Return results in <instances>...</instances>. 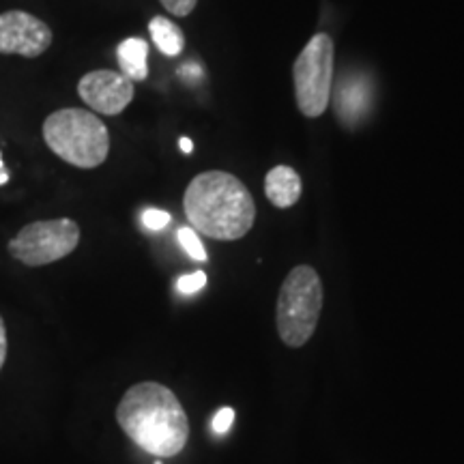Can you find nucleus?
Masks as SVG:
<instances>
[{
    "instance_id": "nucleus-16",
    "label": "nucleus",
    "mask_w": 464,
    "mask_h": 464,
    "mask_svg": "<svg viewBox=\"0 0 464 464\" xmlns=\"http://www.w3.org/2000/svg\"><path fill=\"white\" fill-rule=\"evenodd\" d=\"M232 421H235V411L232 409H222L219 413L213 417V430H216L218 434H224L230 430Z\"/></svg>"
},
{
    "instance_id": "nucleus-11",
    "label": "nucleus",
    "mask_w": 464,
    "mask_h": 464,
    "mask_svg": "<svg viewBox=\"0 0 464 464\" xmlns=\"http://www.w3.org/2000/svg\"><path fill=\"white\" fill-rule=\"evenodd\" d=\"M149 33L153 37V42L158 48L164 52L166 56H179L185 48V34L181 28L174 24L172 20H168L164 15H158L150 20Z\"/></svg>"
},
{
    "instance_id": "nucleus-3",
    "label": "nucleus",
    "mask_w": 464,
    "mask_h": 464,
    "mask_svg": "<svg viewBox=\"0 0 464 464\" xmlns=\"http://www.w3.org/2000/svg\"><path fill=\"white\" fill-rule=\"evenodd\" d=\"M44 140L52 153L82 170L102 166L110 153L106 123L82 108L52 112L44 121Z\"/></svg>"
},
{
    "instance_id": "nucleus-18",
    "label": "nucleus",
    "mask_w": 464,
    "mask_h": 464,
    "mask_svg": "<svg viewBox=\"0 0 464 464\" xmlns=\"http://www.w3.org/2000/svg\"><path fill=\"white\" fill-rule=\"evenodd\" d=\"M9 183V170L3 164V153H0V185Z\"/></svg>"
},
{
    "instance_id": "nucleus-15",
    "label": "nucleus",
    "mask_w": 464,
    "mask_h": 464,
    "mask_svg": "<svg viewBox=\"0 0 464 464\" xmlns=\"http://www.w3.org/2000/svg\"><path fill=\"white\" fill-rule=\"evenodd\" d=\"M164 5V9L168 14L177 15V17H188L191 11L196 9L198 0H160Z\"/></svg>"
},
{
    "instance_id": "nucleus-7",
    "label": "nucleus",
    "mask_w": 464,
    "mask_h": 464,
    "mask_svg": "<svg viewBox=\"0 0 464 464\" xmlns=\"http://www.w3.org/2000/svg\"><path fill=\"white\" fill-rule=\"evenodd\" d=\"M52 39V28L26 11L0 14V54L37 58L50 50Z\"/></svg>"
},
{
    "instance_id": "nucleus-12",
    "label": "nucleus",
    "mask_w": 464,
    "mask_h": 464,
    "mask_svg": "<svg viewBox=\"0 0 464 464\" xmlns=\"http://www.w3.org/2000/svg\"><path fill=\"white\" fill-rule=\"evenodd\" d=\"M179 243H181V247L194 260H207V249L202 246V241L198 239V235H196L194 228L179 230Z\"/></svg>"
},
{
    "instance_id": "nucleus-4",
    "label": "nucleus",
    "mask_w": 464,
    "mask_h": 464,
    "mask_svg": "<svg viewBox=\"0 0 464 464\" xmlns=\"http://www.w3.org/2000/svg\"><path fill=\"white\" fill-rule=\"evenodd\" d=\"M323 310V282L312 266L301 265L290 271L277 295L276 323L282 342L301 348L314 335Z\"/></svg>"
},
{
    "instance_id": "nucleus-6",
    "label": "nucleus",
    "mask_w": 464,
    "mask_h": 464,
    "mask_svg": "<svg viewBox=\"0 0 464 464\" xmlns=\"http://www.w3.org/2000/svg\"><path fill=\"white\" fill-rule=\"evenodd\" d=\"M78 243L80 226L73 219H44L17 232L9 241V254L26 266H44L69 256Z\"/></svg>"
},
{
    "instance_id": "nucleus-17",
    "label": "nucleus",
    "mask_w": 464,
    "mask_h": 464,
    "mask_svg": "<svg viewBox=\"0 0 464 464\" xmlns=\"http://www.w3.org/2000/svg\"><path fill=\"white\" fill-rule=\"evenodd\" d=\"M5 359H7V327H5L3 316H0V370H3Z\"/></svg>"
},
{
    "instance_id": "nucleus-14",
    "label": "nucleus",
    "mask_w": 464,
    "mask_h": 464,
    "mask_svg": "<svg viewBox=\"0 0 464 464\" xmlns=\"http://www.w3.org/2000/svg\"><path fill=\"white\" fill-rule=\"evenodd\" d=\"M142 224L149 230H161L170 224V213L160 211V208H147V211H142Z\"/></svg>"
},
{
    "instance_id": "nucleus-8",
    "label": "nucleus",
    "mask_w": 464,
    "mask_h": 464,
    "mask_svg": "<svg viewBox=\"0 0 464 464\" xmlns=\"http://www.w3.org/2000/svg\"><path fill=\"white\" fill-rule=\"evenodd\" d=\"M133 92L136 89H133L131 80L112 69H95L78 82V95L82 97L86 106L106 116L123 112L131 103Z\"/></svg>"
},
{
    "instance_id": "nucleus-13",
    "label": "nucleus",
    "mask_w": 464,
    "mask_h": 464,
    "mask_svg": "<svg viewBox=\"0 0 464 464\" xmlns=\"http://www.w3.org/2000/svg\"><path fill=\"white\" fill-rule=\"evenodd\" d=\"M205 284H207V276L202 274V271H194V274L179 277L177 288L181 295H194L198 293L200 288H205Z\"/></svg>"
},
{
    "instance_id": "nucleus-19",
    "label": "nucleus",
    "mask_w": 464,
    "mask_h": 464,
    "mask_svg": "<svg viewBox=\"0 0 464 464\" xmlns=\"http://www.w3.org/2000/svg\"><path fill=\"white\" fill-rule=\"evenodd\" d=\"M179 144H181V150L183 153H191V150H194V142L189 140V138H181V140H179Z\"/></svg>"
},
{
    "instance_id": "nucleus-5",
    "label": "nucleus",
    "mask_w": 464,
    "mask_h": 464,
    "mask_svg": "<svg viewBox=\"0 0 464 464\" xmlns=\"http://www.w3.org/2000/svg\"><path fill=\"white\" fill-rule=\"evenodd\" d=\"M295 100L301 114L318 119L329 108L334 80V42L329 34L318 33L301 50L293 65Z\"/></svg>"
},
{
    "instance_id": "nucleus-2",
    "label": "nucleus",
    "mask_w": 464,
    "mask_h": 464,
    "mask_svg": "<svg viewBox=\"0 0 464 464\" xmlns=\"http://www.w3.org/2000/svg\"><path fill=\"white\" fill-rule=\"evenodd\" d=\"M185 216L194 230L218 241H237L252 230L256 205L235 174L208 170L191 179L185 189Z\"/></svg>"
},
{
    "instance_id": "nucleus-9",
    "label": "nucleus",
    "mask_w": 464,
    "mask_h": 464,
    "mask_svg": "<svg viewBox=\"0 0 464 464\" xmlns=\"http://www.w3.org/2000/svg\"><path fill=\"white\" fill-rule=\"evenodd\" d=\"M301 177L290 166L271 168L265 179V194L271 205L277 208H288L297 205L301 198Z\"/></svg>"
},
{
    "instance_id": "nucleus-10",
    "label": "nucleus",
    "mask_w": 464,
    "mask_h": 464,
    "mask_svg": "<svg viewBox=\"0 0 464 464\" xmlns=\"http://www.w3.org/2000/svg\"><path fill=\"white\" fill-rule=\"evenodd\" d=\"M116 56H119L121 73L127 75L131 82H142V80L149 78V45L144 39H125V42L119 45V50H116Z\"/></svg>"
},
{
    "instance_id": "nucleus-1",
    "label": "nucleus",
    "mask_w": 464,
    "mask_h": 464,
    "mask_svg": "<svg viewBox=\"0 0 464 464\" xmlns=\"http://www.w3.org/2000/svg\"><path fill=\"white\" fill-rule=\"evenodd\" d=\"M116 421L138 448L160 458L181 454L189 439V421L179 398L153 381L125 392Z\"/></svg>"
}]
</instances>
